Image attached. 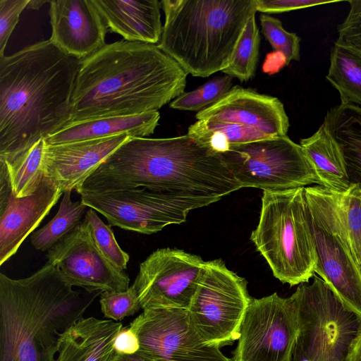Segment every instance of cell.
Returning <instances> with one entry per match:
<instances>
[{
	"label": "cell",
	"instance_id": "cell-1",
	"mask_svg": "<svg viewBox=\"0 0 361 361\" xmlns=\"http://www.w3.org/2000/svg\"><path fill=\"white\" fill-rule=\"evenodd\" d=\"M139 188L210 203L241 188L221 154L186 134L169 138L130 136L77 192Z\"/></svg>",
	"mask_w": 361,
	"mask_h": 361
},
{
	"label": "cell",
	"instance_id": "cell-2",
	"mask_svg": "<svg viewBox=\"0 0 361 361\" xmlns=\"http://www.w3.org/2000/svg\"><path fill=\"white\" fill-rule=\"evenodd\" d=\"M187 75L157 44H106L80 61L68 123L158 111L184 92Z\"/></svg>",
	"mask_w": 361,
	"mask_h": 361
},
{
	"label": "cell",
	"instance_id": "cell-3",
	"mask_svg": "<svg viewBox=\"0 0 361 361\" xmlns=\"http://www.w3.org/2000/svg\"><path fill=\"white\" fill-rule=\"evenodd\" d=\"M80 61L50 39L0 57V157L46 140L68 123Z\"/></svg>",
	"mask_w": 361,
	"mask_h": 361
},
{
	"label": "cell",
	"instance_id": "cell-4",
	"mask_svg": "<svg viewBox=\"0 0 361 361\" xmlns=\"http://www.w3.org/2000/svg\"><path fill=\"white\" fill-rule=\"evenodd\" d=\"M91 302L47 261L30 276L0 274V361H56L60 334Z\"/></svg>",
	"mask_w": 361,
	"mask_h": 361
},
{
	"label": "cell",
	"instance_id": "cell-5",
	"mask_svg": "<svg viewBox=\"0 0 361 361\" xmlns=\"http://www.w3.org/2000/svg\"><path fill=\"white\" fill-rule=\"evenodd\" d=\"M164 24L157 46L188 73L206 78L229 64L255 0H163Z\"/></svg>",
	"mask_w": 361,
	"mask_h": 361
},
{
	"label": "cell",
	"instance_id": "cell-6",
	"mask_svg": "<svg viewBox=\"0 0 361 361\" xmlns=\"http://www.w3.org/2000/svg\"><path fill=\"white\" fill-rule=\"evenodd\" d=\"M250 238L276 279L290 286L308 282L317 256L305 187L263 191L259 224Z\"/></svg>",
	"mask_w": 361,
	"mask_h": 361
},
{
	"label": "cell",
	"instance_id": "cell-7",
	"mask_svg": "<svg viewBox=\"0 0 361 361\" xmlns=\"http://www.w3.org/2000/svg\"><path fill=\"white\" fill-rule=\"evenodd\" d=\"M188 134L214 152L287 135L289 120L276 97L238 85L197 113Z\"/></svg>",
	"mask_w": 361,
	"mask_h": 361
},
{
	"label": "cell",
	"instance_id": "cell-8",
	"mask_svg": "<svg viewBox=\"0 0 361 361\" xmlns=\"http://www.w3.org/2000/svg\"><path fill=\"white\" fill-rule=\"evenodd\" d=\"M292 297L298 332L290 361H345L361 331V317L315 275L311 284L302 283Z\"/></svg>",
	"mask_w": 361,
	"mask_h": 361
},
{
	"label": "cell",
	"instance_id": "cell-9",
	"mask_svg": "<svg viewBox=\"0 0 361 361\" xmlns=\"http://www.w3.org/2000/svg\"><path fill=\"white\" fill-rule=\"evenodd\" d=\"M305 195L317 256L315 274L361 317V266L340 218L335 192L315 185L305 187Z\"/></svg>",
	"mask_w": 361,
	"mask_h": 361
},
{
	"label": "cell",
	"instance_id": "cell-10",
	"mask_svg": "<svg viewBox=\"0 0 361 361\" xmlns=\"http://www.w3.org/2000/svg\"><path fill=\"white\" fill-rule=\"evenodd\" d=\"M221 154L241 188L278 191L320 185L301 146L287 135L235 146Z\"/></svg>",
	"mask_w": 361,
	"mask_h": 361
},
{
	"label": "cell",
	"instance_id": "cell-11",
	"mask_svg": "<svg viewBox=\"0 0 361 361\" xmlns=\"http://www.w3.org/2000/svg\"><path fill=\"white\" fill-rule=\"evenodd\" d=\"M252 299L246 281L216 259L205 262L188 312L202 340L221 348L238 339Z\"/></svg>",
	"mask_w": 361,
	"mask_h": 361
},
{
	"label": "cell",
	"instance_id": "cell-12",
	"mask_svg": "<svg viewBox=\"0 0 361 361\" xmlns=\"http://www.w3.org/2000/svg\"><path fill=\"white\" fill-rule=\"evenodd\" d=\"M79 195L81 201L102 214L109 225L143 234H152L168 225L181 224L190 211L211 204L145 188Z\"/></svg>",
	"mask_w": 361,
	"mask_h": 361
},
{
	"label": "cell",
	"instance_id": "cell-13",
	"mask_svg": "<svg viewBox=\"0 0 361 361\" xmlns=\"http://www.w3.org/2000/svg\"><path fill=\"white\" fill-rule=\"evenodd\" d=\"M298 332L292 295L252 299L242 321L232 361H290Z\"/></svg>",
	"mask_w": 361,
	"mask_h": 361
},
{
	"label": "cell",
	"instance_id": "cell-14",
	"mask_svg": "<svg viewBox=\"0 0 361 361\" xmlns=\"http://www.w3.org/2000/svg\"><path fill=\"white\" fill-rule=\"evenodd\" d=\"M129 328L138 338L137 352L153 361H232L202 340L187 309L144 310Z\"/></svg>",
	"mask_w": 361,
	"mask_h": 361
},
{
	"label": "cell",
	"instance_id": "cell-15",
	"mask_svg": "<svg viewBox=\"0 0 361 361\" xmlns=\"http://www.w3.org/2000/svg\"><path fill=\"white\" fill-rule=\"evenodd\" d=\"M205 262L198 256L178 249L153 252L140 264L133 283L141 309L188 310Z\"/></svg>",
	"mask_w": 361,
	"mask_h": 361
},
{
	"label": "cell",
	"instance_id": "cell-16",
	"mask_svg": "<svg viewBox=\"0 0 361 361\" xmlns=\"http://www.w3.org/2000/svg\"><path fill=\"white\" fill-rule=\"evenodd\" d=\"M47 258L67 283L90 293L130 287L126 272L115 268L97 249L84 221L48 250Z\"/></svg>",
	"mask_w": 361,
	"mask_h": 361
},
{
	"label": "cell",
	"instance_id": "cell-17",
	"mask_svg": "<svg viewBox=\"0 0 361 361\" xmlns=\"http://www.w3.org/2000/svg\"><path fill=\"white\" fill-rule=\"evenodd\" d=\"M0 265H2L17 252L63 192L44 176L32 194L15 197L2 161H0Z\"/></svg>",
	"mask_w": 361,
	"mask_h": 361
},
{
	"label": "cell",
	"instance_id": "cell-18",
	"mask_svg": "<svg viewBox=\"0 0 361 361\" xmlns=\"http://www.w3.org/2000/svg\"><path fill=\"white\" fill-rule=\"evenodd\" d=\"M130 137L124 133L97 139L47 144L42 164L44 176L63 192L73 190L78 192L99 165Z\"/></svg>",
	"mask_w": 361,
	"mask_h": 361
},
{
	"label": "cell",
	"instance_id": "cell-19",
	"mask_svg": "<svg viewBox=\"0 0 361 361\" xmlns=\"http://www.w3.org/2000/svg\"><path fill=\"white\" fill-rule=\"evenodd\" d=\"M49 39L68 55L84 59L105 44L108 28L92 0L49 1Z\"/></svg>",
	"mask_w": 361,
	"mask_h": 361
},
{
	"label": "cell",
	"instance_id": "cell-20",
	"mask_svg": "<svg viewBox=\"0 0 361 361\" xmlns=\"http://www.w3.org/2000/svg\"><path fill=\"white\" fill-rule=\"evenodd\" d=\"M108 30L124 40L157 44L163 26L157 0H92Z\"/></svg>",
	"mask_w": 361,
	"mask_h": 361
},
{
	"label": "cell",
	"instance_id": "cell-21",
	"mask_svg": "<svg viewBox=\"0 0 361 361\" xmlns=\"http://www.w3.org/2000/svg\"><path fill=\"white\" fill-rule=\"evenodd\" d=\"M122 329L119 322L82 317L60 334L56 361H111Z\"/></svg>",
	"mask_w": 361,
	"mask_h": 361
},
{
	"label": "cell",
	"instance_id": "cell-22",
	"mask_svg": "<svg viewBox=\"0 0 361 361\" xmlns=\"http://www.w3.org/2000/svg\"><path fill=\"white\" fill-rule=\"evenodd\" d=\"M158 111L133 116L89 119L65 125L45 140L47 144L97 139L127 133L132 137H145L158 126Z\"/></svg>",
	"mask_w": 361,
	"mask_h": 361
},
{
	"label": "cell",
	"instance_id": "cell-23",
	"mask_svg": "<svg viewBox=\"0 0 361 361\" xmlns=\"http://www.w3.org/2000/svg\"><path fill=\"white\" fill-rule=\"evenodd\" d=\"M324 124L341 149L350 185L361 190V107L341 103L327 111Z\"/></svg>",
	"mask_w": 361,
	"mask_h": 361
},
{
	"label": "cell",
	"instance_id": "cell-24",
	"mask_svg": "<svg viewBox=\"0 0 361 361\" xmlns=\"http://www.w3.org/2000/svg\"><path fill=\"white\" fill-rule=\"evenodd\" d=\"M300 145L313 166L321 186L335 192L350 187L341 149L324 123L312 136L300 140Z\"/></svg>",
	"mask_w": 361,
	"mask_h": 361
},
{
	"label": "cell",
	"instance_id": "cell-25",
	"mask_svg": "<svg viewBox=\"0 0 361 361\" xmlns=\"http://www.w3.org/2000/svg\"><path fill=\"white\" fill-rule=\"evenodd\" d=\"M327 80L338 91L341 104L361 107V51L336 41Z\"/></svg>",
	"mask_w": 361,
	"mask_h": 361
},
{
	"label": "cell",
	"instance_id": "cell-26",
	"mask_svg": "<svg viewBox=\"0 0 361 361\" xmlns=\"http://www.w3.org/2000/svg\"><path fill=\"white\" fill-rule=\"evenodd\" d=\"M46 145L45 139L42 138L16 154L0 157L15 197L30 195L39 186L44 178L42 164Z\"/></svg>",
	"mask_w": 361,
	"mask_h": 361
},
{
	"label": "cell",
	"instance_id": "cell-27",
	"mask_svg": "<svg viewBox=\"0 0 361 361\" xmlns=\"http://www.w3.org/2000/svg\"><path fill=\"white\" fill-rule=\"evenodd\" d=\"M71 193V191L63 193L57 214L47 224L32 234L31 243L36 250H49L82 223L81 218L87 206L81 200L73 202Z\"/></svg>",
	"mask_w": 361,
	"mask_h": 361
},
{
	"label": "cell",
	"instance_id": "cell-28",
	"mask_svg": "<svg viewBox=\"0 0 361 361\" xmlns=\"http://www.w3.org/2000/svg\"><path fill=\"white\" fill-rule=\"evenodd\" d=\"M260 44L255 13L248 20L233 52L228 66L221 72L240 81H247L255 74Z\"/></svg>",
	"mask_w": 361,
	"mask_h": 361
},
{
	"label": "cell",
	"instance_id": "cell-29",
	"mask_svg": "<svg viewBox=\"0 0 361 361\" xmlns=\"http://www.w3.org/2000/svg\"><path fill=\"white\" fill-rule=\"evenodd\" d=\"M335 195L340 218L351 249L361 266V190L357 185L353 184L346 190L335 192Z\"/></svg>",
	"mask_w": 361,
	"mask_h": 361
},
{
	"label": "cell",
	"instance_id": "cell-30",
	"mask_svg": "<svg viewBox=\"0 0 361 361\" xmlns=\"http://www.w3.org/2000/svg\"><path fill=\"white\" fill-rule=\"evenodd\" d=\"M232 79L226 74L216 77L192 91L183 92L171 102L170 107L199 112L221 99L233 87Z\"/></svg>",
	"mask_w": 361,
	"mask_h": 361
},
{
	"label": "cell",
	"instance_id": "cell-31",
	"mask_svg": "<svg viewBox=\"0 0 361 361\" xmlns=\"http://www.w3.org/2000/svg\"><path fill=\"white\" fill-rule=\"evenodd\" d=\"M84 221L94 245L102 255L115 268L125 271L130 257L116 242L111 226L106 225L93 209L86 212Z\"/></svg>",
	"mask_w": 361,
	"mask_h": 361
},
{
	"label": "cell",
	"instance_id": "cell-32",
	"mask_svg": "<svg viewBox=\"0 0 361 361\" xmlns=\"http://www.w3.org/2000/svg\"><path fill=\"white\" fill-rule=\"evenodd\" d=\"M259 20L264 36L272 49L283 56L285 65L293 60L298 61L300 38L295 33L286 31L276 18L262 13Z\"/></svg>",
	"mask_w": 361,
	"mask_h": 361
},
{
	"label": "cell",
	"instance_id": "cell-33",
	"mask_svg": "<svg viewBox=\"0 0 361 361\" xmlns=\"http://www.w3.org/2000/svg\"><path fill=\"white\" fill-rule=\"evenodd\" d=\"M99 303L104 316L115 322L132 316L141 309L134 284L125 291L102 292Z\"/></svg>",
	"mask_w": 361,
	"mask_h": 361
},
{
	"label": "cell",
	"instance_id": "cell-34",
	"mask_svg": "<svg viewBox=\"0 0 361 361\" xmlns=\"http://www.w3.org/2000/svg\"><path fill=\"white\" fill-rule=\"evenodd\" d=\"M30 0H0V57L4 51L19 17Z\"/></svg>",
	"mask_w": 361,
	"mask_h": 361
},
{
	"label": "cell",
	"instance_id": "cell-35",
	"mask_svg": "<svg viewBox=\"0 0 361 361\" xmlns=\"http://www.w3.org/2000/svg\"><path fill=\"white\" fill-rule=\"evenodd\" d=\"M350 9L338 25L336 41L361 51V0L348 1Z\"/></svg>",
	"mask_w": 361,
	"mask_h": 361
},
{
	"label": "cell",
	"instance_id": "cell-36",
	"mask_svg": "<svg viewBox=\"0 0 361 361\" xmlns=\"http://www.w3.org/2000/svg\"><path fill=\"white\" fill-rule=\"evenodd\" d=\"M256 11L264 13H280L300 8L329 4L322 0H255Z\"/></svg>",
	"mask_w": 361,
	"mask_h": 361
},
{
	"label": "cell",
	"instance_id": "cell-37",
	"mask_svg": "<svg viewBox=\"0 0 361 361\" xmlns=\"http://www.w3.org/2000/svg\"><path fill=\"white\" fill-rule=\"evenodd\" d=\"M139 348V341L135 334L129 327L123 328L115 341V353L133 354L137 352Z\"/></svg>",
	"mask_w": 361,
	"mask_h": 361
},
{
	"label": "cell",
	"instance_id": "cell-38",
	"mask_svg": "<svg viewBox=\"0 0 361 361\" xmlns=\"http://www.w3.org/2000/svg\"><path fill=\"white\" fill-rule=\"evenodd\" d=\"M345 361H361V331L354 341Z\"/></svg>",
	"mask_w": 361,
	"mask_h": 361
},
{
	"label": "cell",
	"instance_id": "cell-39",
	"mask_svg": "<svg viewBox=\"0 0 361 361\" xmlns=\"http://www.w3.org/2000/svg\"><path fill=\"white\" fill-rule=\"evenodd\" d=\"M111 361H153L138 352L133 354L114 353Z\"/></svg>",
	"mask_w": 361,
	"mask_h": 361
},
{
	"label": "cell",
	"instance_id": "cell-40",
	"mask_svg": "<svg viewBox=\"0 0 361 361\" xmlns=\"http://www.w3.org/2000/svg\"><path fill=\"white\" fill-rule=\"evenodd\" d=\"M47 2L49 1L30 0L27 8L39 10L42 5Z\"/></svg>",
	"mask_w": 361,
	"mask_h": 361
}]
</instances>
